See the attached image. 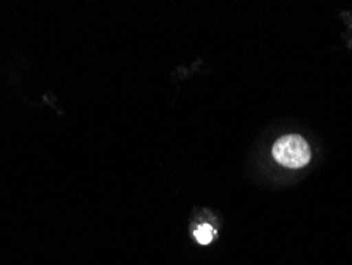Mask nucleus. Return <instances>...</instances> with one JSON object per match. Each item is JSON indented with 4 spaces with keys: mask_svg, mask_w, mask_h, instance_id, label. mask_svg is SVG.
Returning <instances> with one entry per match:
<instances>
[{
    "mask_svg": "<svg viewBox=\"0 0 352 265\" xmlns=\"http://www.w3.org/2000/svg\"><path fill=\"white\" fill-rule=\"evenodd\" d=\"M273 158L287 169H302L311 160V149L302 135H284L273 145Z\"/></svg>",
    "mask_w": 352,
    "mask_h": 265,
    "instance_id": "1",
    "label": "nucleus"
},
{
    "mask_svg": "<svg viewBox=\"0 0 352 265\" xmlns=\"http://www.w3.org/2000/svg\"><path fill=\"white\" fill-rule=\"evenodd\" d=\"M195 240L200 243V245H210L213 242V238L216 235V231L213 229V226L210 224H201L197 231L194 232Z\"/></svg>",
    "mask_w": 352,
    "mask_h": 265,
    "instance_id": "2",
    "label": "nucleus"
}]
</instances>
